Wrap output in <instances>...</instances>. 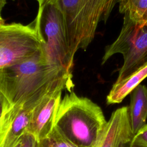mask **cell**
<instances>
[{
  "mask_svg": "<svg viewBox=\"0 0 147 147\" xmlns=\"http://www.w3.org/2000/svg\"><path fill=\"white\" fill-rule=\"evenodd\" d=\"M72 77L71 72L49 63L41 51L21 63L0 68V90L11 105L36 106L58 88L72 91Z\"/></svg>",
  "mask_w": 147,
  "mask_h": 147,
  "instance_id": "6da1fadb",
  "label": "cell"
},
{
  "mask_svg": "<svg viewBox=\"0 0 147 147\" xmlns=\"http://www.w3.org/2000/svg\"><path fill=\"white\" fill-rule=\"evenodd\" d=\"M106 123L102 110L97 104L71 91L60 102L54 126L77 147H94Z\"/></svg>",
  "mask_w": 147,
  "mask_h": 147,
  "instance_id": "7a4b0ae2",
  "label": "cell"
},
{
  "mask_svg": "<svg viewBox=\"0 0 147 147\" xmlns=\"http://www.w3.org/2000/svg\"><path fill=\"white\" fill-rule=\"evenodd\" d=\"M62 12L69 51L86 50L101 21L106 22L118 0H57Z\"/></svg>",
  "mask_w": 147,
  "mask_h": 147,
  "instance_id": "3957f363",
  "label": "cell"
},
{
  "mask_svg": "<svg viewBox=\"0 0 147 147\" xmlns=\"http://www.w3.org/2000/svg\"><path fill=\"white\" fill-rule=\"evenodd\" d=\"M33 24L47 61L71 72L74 58L70 53L64 20L57 0L39 3Z\"/></svg>",
  "mask_w": 147,
  "mask_h": 147,
  "instance_id": "277c9868",
  "label": "cell"
},
{
  "mask_svg": "<svg viewBox=\"0 0 147 147\" xmlns=\"http://www.w3.org/2000/svg\"><path fill=\"white\" fill-rule=\"evenodd\" d=\"M121 32L111 44L105 47L102 64L117 53L123 56V63L116 82L125 79L147 63V22H137L123 14Z\"/></svg>",
  "mask_w": 147,
  "mask_h": 147,
  "instance_id": "5b68a950",
  "label": "cell"
},
{
  "mask_svg": "<svg viewBox=\"0 0 147 147\" xmlns=\"http://www.w3.org/2000/svg\"><path fill=\"white\" fill-rule=\"evenodd\" d=\"M42 51L34 25H0V68L25 61Z\"/></svg>",
  "mask_w": 147,
  "mask_h": 147,
  "instance_id": "8992f818",
  "label": "cell"
},
{
  "mask_svg": "<svg viewBox=\"0 0 147 147\" xmlns=\"http://www.w3.org/2000/svg\"><path fill=\"white\" fill-rule=\"evenodd\" d=\"M64 90L58 88L48 93L33 108L26 132L31 134L36 141L45 138L52 131Z\"/></svg>",
  "mask_w": 147,
  "mask_h": 147,
  "instance_id": "52a82bcc",
  "label": "cell"
},
{
  "mask_svg": "<svg viewBox=\"0 0 147 147\" xmlns=\"http://www.w3.org/2000/svg\"><path fill=\"white\" fill-rule=\"evenodd\" d=\"M134 134L128 106L114 111L94 147H130Z\"/></svg>",
  "mask_w": 147,
  "mask_h": 147,
  "instance_id": "ba28073f",
  "label": "cell"
},
{
  "mask_svg": "<svg viewBox=\"0 0 147 147\" xmlns=\"http://www.w3.org/2000/svg\"><path fill=\"white\" fill-rule=\"evenodd\" d=\"M35 106L25 104L12 105L0 119V147H13L28 126Z\"/></svg>",
  "mask_w": 147,
  "mask_h": 147,
  "instance_id": "9c48e42d",
  "label": "cell"
},
{
  "mask_svg": "<svg viewBox=\"0 0 147 147\" xmlns=\"http://www.w3.org/2000/svg\"><path fill=\"white\" fill-rule=\"evenodd\" d=\"M128 106L131 129L136 134L145 124L147 119V87L139 84L130 94Z\"/></svg>",
  "mask_w": 147,
  "mask_h": 147,
  "instance_id": "30bf717a",
  "label": "cell"
},
{
  "mask_svg": "<svg viewBox=\"0 0 147 147\" xmlns=\"http://www.w3.org/2000/svg\"><path fill=\"white\" fill-rule=\"evenodd\" d=\"M147 77V63L122 80L115 82L106 97L107 105L119 103Z\"/></svg>",
  "mask_w": 147,
  "mask_h": 147,
  "instance_id": "8fae6325",
  "label": "cell"
},
{
  "mask_svg": "<svg viewBox=\"0 0 147 147\" xmlns=\"http://www.w3.org/2000/svg\"><path fill=\"white\" fill-rule=\"evenodd\" d=\"M119 11L137 22H147V0H119Z\"/></svg>",
  "mask_w": 147,
  "mask_h": 147,
  "instance_id": "7c38bea8",
  "label": "cell"
},
{
  "mask_svg": "<svg viewBox=\"0 0 147 147\" xmlns=\"http://www.w3.org/2000/svg\"><path fill=\"white\" fill-rule=\"evenodd\" d=\"M46 138L51 147H77L61 134L55 126Z\"/></svg>",
  "mask_w": 147,
  "mask_h": 147,
  "instance_id": "4fadbf2b",
  "label": "cell"
},
{
  "mask_svg": "<svg viewBox=\"0 0 147 147\" xmlns=\"http://www.w3.org/2000/svg\"><path fill=\"white\" fill-rule=\"evenodd\" d=\"M130 147H147V124L134 135Z\"/></svg>",
  "mask_w": 147,
  "mask_h": 147,
  "instance_id": "5bb4252c",
  "label": "cell"
},
{
  "mask_svg": "<svg viewBox=\"0 0 147 147\" xmlns=\"http://www.w3.org/2000/svg\"><path fill=\"white\" fill-rule=\"evenodd\" d=\"M22 147H35L36 140L31 134L25 131L22 137Z\"/></svg>",
  "mask_w": 147,
  "mask_h": 147,
  "instance_id": "9a60e30c",
  "label": "cell"
},
{
  "mask_svg": "<svg viewBox=\"0 0 147 147\" xmlns=\"http://www.w3.org/2000/svg\"><path fill=\"white\" fill-rule=\"evenodd\" d=\"M12 105L0 90V119L3 114Z\"/></svg>",
  "mask_w": 147,
  "mask_h": 147,
  "instance_id": "2e32d148",
  "label": "cell"
},
{
  "mask_svg": "<svg viewBox=\"0 0 147 147\" xmlns=\"http://www.w3.org/2000/svg\"><path fill=\"white\" fill-rule=\"evenodd\" d=\"M35 147H51L48 140L47 138L41 140L40 141H36Z\"/></svg>",
  "mask_w": 147,
  "mask_h": 147,
  "instance_id": "e0dca14e",
  "label": "cell"
},
{
  "mask_svg": "<svg viewBox=\"0 0 147 147\" xmlns=\"http://www.w3.org/2000/svg\"><path fill=\"white\" fill-rule=\"evenodd\" d=\"M6 3V0H0V25L2 24H3L4 23V21L2 17V9L3 8V7L5 6V5Z\"/></svg>",
  "mask_w": 147,
  "mask_h": 147,
  "instance_id": "ac0fdd59",
  "label": "cell"
},
{
  "mask_svg": "<svg viewBox=\"0 0 147 147\" xmlns=\"http://www.w3.org/2000/svg\"><path fill=\"white\" fill-rule=\"evenodd\" d=\"M22 137L16 143V144L13 147H22Z\"/></svg>",
  "mask_w": 147,
  "mask_h": 147,
  "instance_id": "d6986e66",
  "label": "cell"
},
{
  "mask_svg": "<svg viewBox=\"0 0 147 147\" xmlns=\"http://www.w3.org/2000/svg\"><path fill=\"white\" fill-rule=\"evenodd\" d=\"M36 1H38V3H41L43 2H45V1H49V0H36Z\"/></svg>",
  "mask_w": 147,
  "mask_h": 147,
  "instance_id": "ffe728a7",
  "label": "cell"
},
{
  "mask_svg": "<svg viewBox=\"0 0 147 147\" xmlns=\"http://www.w3.org/2000/svg\"><path fill=\"white\" fill-rule=\"evenodd\" d=\"M118 1H119V0H118Z\"/></svg>",
  "mask_w": 147,
  "mask_h": 147,
  "instance_id": "44dd1931",
  "label": "cell"
}]
</instances>
